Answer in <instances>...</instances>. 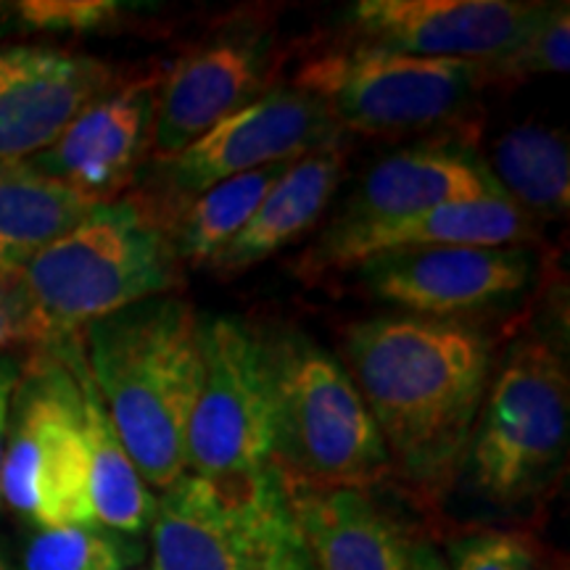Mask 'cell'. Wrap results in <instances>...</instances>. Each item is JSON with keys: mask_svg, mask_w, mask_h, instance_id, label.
Returning a JSON list of instances; mask_svg holds the SVG:
<instances>
[{"mask_svg": "<svg viewBox=\"0 0 570 570\" xmlns=\"http://www.w3.org/2000/svg\"><path fill=\"white\" fill-rule=\"evenodd\" d=\"M491 354V338L465 317L383 315L346 331L344 367L391 468L425 494H444L465 465Z\"/></svg>", "mask_w": 570, "mask_h": 570, "instance_id": "1", "label": "cell"}, {"mask_svg": "<svg viewBox=\"0 0 570 570\" xmlns=\"http://www.w3.org/2000/svg\"><path fill=\"white\" fill-rule=\"evenodd\" d=\"M204 317L156 296L88 325V373L148 489L188 473V423L202 383Z\"/></svg>", "mask_w": 570, "mask_h": 570, "instance_id": "2", "label": "cell"}, {"mask_svg": "<svg viewBox=\"0 0 570 570\" xmlns=\"http://www.w3.org/2000/svg\"><path fill=\"white\" fill-rule=\"evenodd\" d=\"M169 225L135 198L101 202L21 273L53 344L180 283Z\"/></svg>", "mask_w": 570, "mask_h": 570, "instance_id": "3", "label": "cell"}, {"mask_svg": "<svg viewBox=\"0 0 570 570\" xmlns=\"http://www.w3.org/2000/svg\"><path fill=\"white\" fill-rule=\"evenodd\" d=\"M275 381V468L315 487L362 489L391 473L365 399L344 362L304 333L269 336Z\"/></svg>", "mask_w": 570, "mask_h": 570, "instance_id": "4", "label": "cell"}, {"mask_svg": "<svg viewBox=\"0 0 570 570\" xmlns=\"http://www.w3.org/2000/svg\"><path fill=\"white\" fill-rule=\"evenodd\" d=\"M568 425L566 360L547 341H520L489 381L462 470L489 502H523L560 465Z\"/></svg>", "mask_w": 570, "mask_h": 570, "instance_id": "5", "label": "cell"}, {"mask_svg": "<svg viewBox=\"0 0 570 570\" xmlns=\"http://www.w3.org/2000/svg\"><path fill=\"white\" fill-rule=\"evenodd\" d=\"M0 499L42 529L98 525L90 504L82 391L71 362L40 360L19 377Z\"/></svg>", "mask_w": 570, "mask_h": 570, "instance_id": "6", "label": "cell"}, {"mask_svg": "<svg viewBox=\"0 0 570 570\" xmlns=\"http://www.w3.org/2000/svg\"><path fill=\"white\" fill-rule=\"evenodd\" d=\"M487 82L483 63L420 59L356 42L312 56L291 85L309 92L341 132L389 135L444 122Z\"/></svg>", "mask_w": 570, "mask_h": 570, "instance_id": "7", "label": "cell"}, {"mask_svg": "<svg viewBox=\"0 0 570 570\" xmlns=\"http://www.w3.org/2000/svg\"><path fill=\"white\" fill-rule=\"evenodd\" d=\"M188 473L244 479L275 468L269 336L240 317L204 320L202 383L188 423Z\"/></svg>", "mask_w": 570, "mask_h": 570, "instance_id": "8", "label": "cell"}, {"mask_svg": "<svg viewBox=\"0 0 570 570\" xmlns=\"http://www.w3.org/2000/svg\"><path fill=\"white\" fill-rule=\"evenodd\" d=\"M291 520L277 468L244 479L183 473L156 499L151 570H256Z\"/></svg>", "mask_w": 570, "mask_h": 570, "instance_id": "9", "label": "cell"}, {"mask_svg": "<svg viewBox=\"0 0 570 570\" xmlns=\"http://www.w3.org/2000/svg\"><path fill=\"white\" fill-rule=\"evenodd\" d=\"M338 138L341 127L309 92L281 85L164 161V185L188 204L230 177L273 164H294Z\"/></svg>", "mask_w": 570, "mask_h": 570, "instance_id": "10", "label": "cell"}, {"mask_svg": "<svg viewBox=\"0 0 570 570\" xmlns=\"http://www.w3.org/2000/svg\"><path fill=\"white\" fill-rule=\"evenodd\" d=\"M544 11V3L515 0H362L352 6V21L362 46L494 63L529 38Z\"/></svg>", "mask_w": 570, "mask_h": 570, "instance_id": "11", "label": "cell"}, {"mask_svg": "<svg viewBox=\"0 0 570 570\" xmlns=\"http://www.w3.org/2000/svg\"><path fill=\"white\" fill-rule=\"evenodd\" d=\"M362 283L407 315L462 317L523 294L533 256L515 246H433L373 256L360 265Z\"/></svg>", "mask_w": 570, "mask_h": 570, "instance_id": "12", "label": "cell"}, {"mask_svg": "<svg viewBox=\"0 0 570 570\" xmlns=\"http://www.w3.org/2000/svg\"><path fill=\"white\" fill-rule=\"evenodd\" d=\"M273 46L262 32H225L177 61L159 85L154 156L159 164L269 90Z\"/></svg>", "mask_w": 570, "mask_h": 570, "instance_id": "13", "label": "cell"}, {"mask_svg": "<svg viewBox=\"0 0 570 570\" xmlns=\"http://www.w3.org/2000/svg\"><path fill=\"white\" fill-rule=\"evenodd\" d=\"M159 85L151 77L109 88L85 106L51 146L27 161L92 202H109L151 148Z\"/></svg>", "mask_w": 570, "mask_h": 570, "instance_id": "14", "label": "cell"}, {"mask_svg": "<svg viewBox=\"0 0 570 570\" xmlns=\"http://www.w3.org/2000/svg\"><path fill=\"white\" fill-rule=\"evenodd\" d=\"M90 56L42 46H0V161H27L111 88Z\"/></svg>", "mask_w": 570, "mask_h": 570, "instance_id": "15", "label": "cell"}, {"mask_svg": "<svg viewBox=\"0 0 570 570\" xmlns=\"http://www.w3.org/2000/svg\"><path fill=\"white\" fill-rule=\"evenodd\" d=\"M531 235L529 214H523L508 196L481 198V202L446 204L439 209L389 219V223L341 227L333 225L315 252L309 265L317 269L360 267L373 256L433 246H491L502 248L520 244Z\"/></svg>", "mask_w": 570, "mask_h": 570, "instance_id": "16", "label": "cell"}, {"mask_svg": "<svg viewBox=\"0 0 570 570\" xmlns=\"http://www.w3.org/2000/svg\"><path fill=\"white\" fill-rule=\"evenodd\" d=\"M281 481L317 570H407L412 544L367 491Z\"/></svg>", "mask_w": 570, "mask_h": 570, "instance_id": "17", "label": "cell"}, {"mask_svg": "<svg viewBox=\"0 0 570 570\" xmlns=\"http://www.w3.org/2000/svg\"><path fill=\"white\" fill-rule=\"evenodd\" d=\"M504 196L481 159L444 146H417L391 154L365 175L333 225L354 227L412 217L446 204Z\"/></svg>", "mask_w": 570, "mask_h": 570, "instance_id": "18", "label": "cell"}, {"mask_svg": "<svg viewBox=\"0 0 570 570\" xmlns=\"http://www.w3.org/2000/svg\"><path fill=\"white\" fill-rule=\"evenodd\" d=\"M344 175V148L338 142L304 156L285 169L267 190L244 230L227 244L209 269L219 275L244 273L281 252L309 230L336 194Z\"/></svg>", "mask_w": 570, "mask_h": 570, "instance_id": "19", "label": "cell"}, {"mask_svg": "<svg viewBox=\"0 0 570 570\" xmlns=\"http://www.w3.org/2000/svg\"><path fill=\"white\" fill-rule=\"evenodd\" d=\"M96 204L101 202L40 175L30 161H0V281L21 277Z\"/></svg>", "mask_w": 570, "mask_h": 570, "instance_id": "20", "label": "cell"}, {"mask_svg": "<svg viewBox=\"0 0 570 570\" xmlns=\"http://www.w3.org/2000/svg\"><path fill=\"white\" fill-rule=\"evenodd\" d=\"M77 381L82 391V428L88 444V483L90 504L96 523L104 529L138 537L151 525L156 497L142 481L135 462L127 454L117 431H114L109 412L98 396L85 360H71Z\"/></svg>", "mask_w": 570, "mask_h": 570, "instance_id": "21", "label": "cell"}, {"mask_svg": "<svg viewBox=\"0 0 570 570\" xmlns=\"http://www.w3.org/2000/svg\"><path fill=\"white\" fill-rule=\"evenodd\" d=\"M487 167L499 190L523 214H568L570 156L560 132L544 125L512 127L494 142Z\"/></svg>", "mask_w": 570, "mask_h": 570, "instance_id": "22", "label": "cell"}, {"mask_svg": "<svg viewBox=\"0 0 570 570\" xmlns=\"http://www.w3.org/2000/svg\"><path fill=\"white\" fill-rule=\"evenodd\" d=\"M288 167L291 164H273L254 169L190 198L175 225H169L177 259L190 267H212Z\"/></svg>", "mask_w": 570, "mask_h": 570, "instance_id": "23", "label": "cell"}, {"mask_svg": "<svg viewBox=\"0 0 570 570\" xmlns=\"http://www.w3.org/2000/svg\"><path fill=\"white\" fill-rule=\"evenodd\" d=\"M140 558V547L125 533L104 525L42 529L30 541L21 570H127Z\"/></svg>", "mask_w": 570, "mask_h": 570, "instance_id": "24", "label": "cell"}, {"mask_svg": "<svg viewBox=\"0 0 570 570\" xmlns=\"http://www.w3.org/2000/svg\"><path fill=\"white\" fill-rule=\"evenodd\" d=\"M487 77L499 80H523V77L537 75H566L570 67V13L568 3L547 6L544 17L533 27L515 51L494 63H483Z\"/></svg>", "mask_w": 570, "mask_h": 570, "instance_id": "25", "label": "cell"}, {"mask_svg": "<svg viewBox=\"0 0 570 570\" xmlns=\"http://www.w3.org/2000/svg\"><path fill=\"white\" fill-rule=\"evenodd\" d=\"M13 13L30 30L40 32H98L109 30L122 17L114 0H21Z\"/></svg>", "mask_w": 570, "mask_h": 570, "instance_id": "26", "label": "cell"}, {"mask_svg": "<svg viewBox=\"0 0 570 570\" xmlns=\"http://www.w3.org/2000/svg\"><path fill=\"white\" fill-rule=\"evenodd\" d=\"M449 570H537L531 541L515 531H473L449 544Z\"/></svg>", "mask_w": 570, "mask_h": 570, "instance_id": "27", "label": "cell"}, {"mask_svg": "<svg viewBox=\"0 0 570 570\" xmlns=\"http://www.w3.org/2000/svg\"><path fill=\"white\" fill-rule=\"evenodd\" d=\"M17 344H53V338L35 312L21 277H11L0 281V348Z\"/></svg>", "mask_w": 570, "mask_h": 570, "instance_id": "28", "label": "cell"}, {"mask_svg": "<svg viewBox=\"0 0 570 570\" xmlns=\"http://www.w3.org/2000/svg\"><path fill=\"white\" fill-rule=\"evenodd\" d=\"M256 570H317L294 520H291V525H285Z\"/></svg>", "mask_w": 570, "mask_h": 570, "instance_id": "29", "label": "cell"}, {"mask_svg": "<svg viewBox=\"0 0 570 570\" xmlns=\"http://www.w3.org/2000/svg\"><path fill=\"white\" fill-rule=\"evenodd\" d=\"M19 367L17 362L0 360V470H3V452L6 436H9V420H11V402L13 391L19 386Z\"/></svg>", "mask_w": 570, "mask_h": 570, "instance_id": "30", "label": "cell"}, {"mask_svg": "<svg viewBox=\"0 0 570 570\" xmlns=\"http://www.w3.org/2000/svg\"><path fill=\"white\" fill-rule=\"evenodd\" d=\"M407 570H449V568H446V560L441 558L431 544H415L410 547Z\"/></svg>", "mask_w": 570, "mask_h": 570, "instance_id": "31", "label": "cell"}, {"mask_svg": "<svg viewBox=\"0 0 570 570\" xmlns=\"http://www.w3.org/2000/svg\"><path fill=\"white\" fill-rule=\"evenodd\" d=\"M0 570H9V568H6V562H3V558H0Z\"/></svg>", "mask_w": 570, "mask_h": 570, "instance_id": "32", "label": "cell"}, {"mask_svg": "<svg viewBox=\"0 0 570 570\" xmlns=\"http://www.w3.org/2000/svg\"><path fill=\"white\" fill-rule=\"evenodd\" d=\"M148 570H151V568H148Z\"/></svg>", "mask_w": 570, "mask_h": 570, "instance_id": "33", "label": "cell"}]
</instances>
